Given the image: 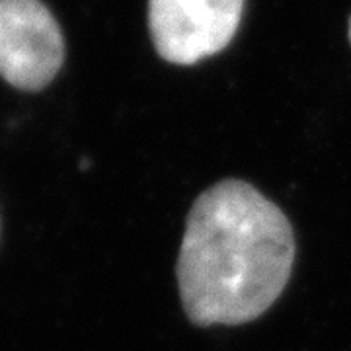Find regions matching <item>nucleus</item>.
Returning <instances> with one entry per match:
<instances>
[{"label": "nucleus", "mask_w": 351, "mask_h": 351, "mask_svg": "<svg viewBox=\"0 0 351 351\" xmlns=\"http://www.w3.org/2000/svg\"><path fill=\"white\" fill-rule=\"evenodd\" d=\"M295 262L285 213L242 180L205 189L186 221L178 287L195 326H237L260 318L279 299Z\"/></svg>", "instance_id": "obj_1"}, {"label": "nucleus", "mask_w": 351, "mask_h": 351, "mask_svg": "<svg viewBox=\"0 0 351 351\" xmlns=\"http://www.w3.org/2000/svg\"><path fill=\"white\" fill-rule=\"evenodd\" d=\"M63 61L61 27L41 0H0V76L8 84L43 90Z\"/></svg>", "instance_id": "obj_2"}, {"label": "nucleus", "mask_w": 351, "mask_h": 351, "mask_svg": "<svg viewBox=\"0 0 351 351\" xmlns=\"http://www.w3.org/2000/svg\"><path fill=\"white\" fill-rule=\"evenodd\" d=\"M244 0H151L149 22L156 51L176 64H193L228 45Z\"/></svg>", "instance_id": "obj_3"}, {"label": "nucleus", "mask_w": 351, "mask_h": 351, "mask_svg": "<svg viewBox=\"0 0 351 351\" xmlns=\"http://www.w3.org/2000/svg\"><path fill=\"white\" fill-rule=\"evenodd\" d=\"M350 38H351V22H350Z\"/></svg>", "instance_id": "obj_4"}]
</instances>
